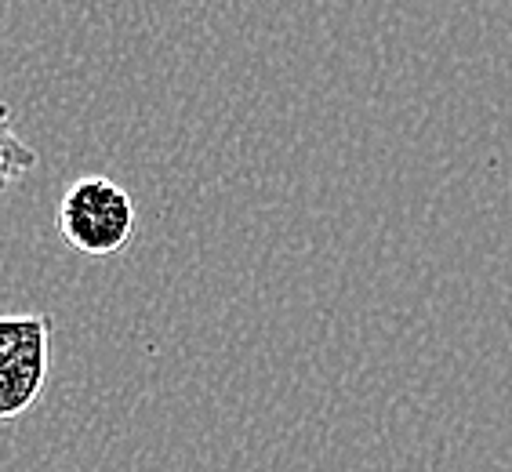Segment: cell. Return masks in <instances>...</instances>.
<instances>
[{
	"label": "cell",
	"instance_id": "obj_2",
	"mask_svg": "<svg viewBox=\"0 0 512 472\" xmlns=\"http://www.w3.org/2000/svg\"><path fill=\"white\" fill-rule=\"evenodd\" d=\"M51 364V316H0V425L26 414L44 393Z\"/></svg>",
	"mask_w": 512,
	"mask_h": 472
},
{
	"label": "cell",
	"instance_id": "obj_3",
	"mask_svg": "<svg viewBox=\"0 0 512 472\" xmlns=\"http://www.w3.org/2000/svg\"><path fill=\"white\" fill-rule=\"evenodd\" d=\"M37 164H40L37 149L26 146V142L15 135L8 102H0V193L11 186H19L22 178L30 175Z\"/></svg>",
	"mask_w": 512,
	"mask_h": 472
},
{
	"label": "cell",
	"instance_id": "obj_1",
	"mask_svg": "<svg viewBox=\"0 0 512 472\" xmlns=\"http://www.w3.org/2000/svg\"><path fill=\"white\" fill-rule=\"evenodd\" d=\"M59 233L80 255H117L135 236V200L106 175L77 178L59 200Z\"/></svg>",
	"mask_w": 512,
	"mask_h": 472
}]
</instances>
